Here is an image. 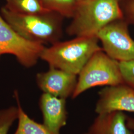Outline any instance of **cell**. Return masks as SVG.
I'll list each match as a JSON object with an SVG mask.
<instances>
[{
	"mask_svg": "<svg viewBox=\"0 0 134 134\" xmlns=\"http://www.w3.org/2000/svg\"><path fill=\"white\" fill-rule=\"evenodd\" d=\"M96 36H80L66 41H57L45 47L40 59L54 68L78 75L91 56L102 50Z\"/></svg>",
	"mask_w": 134,
	"mask_h": 134,
	"instance_id": "1",
	"label": "cell"
},
{
	"mask_svg": "<svg viewBox=\"0 0 134 134\" xmlns=\"http://www.w3.org/2000/svg\"><path fill=\"white\" fill-rule=\"evenodd\" d=\"M123 18L119 0H80L67 34L76 37L96 36L107 24Z\"/></svg>",
	"mask_w": 134,
	"mask_h": 134,
	"instance_id": "2",
	"label": "cell"
},
{
	"mask_svg": "<svg viewBox=\"0 0 134 134\" xmlns=\"http://www.w3.org/2000/svg\"><path fill=\"white\" fill-rule=\"evenodd\" d=\"M1 14L16 32L27 40L52 44L61 37L63 17L56 13L20 14L3 7Z\"/></svg>",
	"mask_w": 134,
	"mask_h": 134,
	"instance_id": "3",
	"label": "cell"
},
{
	"mask_svg": "<svg viewBox=\"0 0 134 134\" xmlns=\"http://www.w3.org/2000/svg\"><path fill=\"white\" fill-rule=\"evenodd\" d=\"M72 98L97 86H112L124 83L119 62L113 59L102 50L94 53L79 73Z\"/></svg>",
	"mask_w": 134,
	"mask_h": 134,
	"instance_id": "4",
	"label": "cell"
},
{
	"mask_svg": "<svg viewBox=\"0 0 134 134\" xmlns=\"http://www.w3.org/2000/svg\"><path fill=\"white\" fill-rule=\"evenodd\" d=\"M45 47L43 43L24 38L0 14V56L13 55L22 66L30 68L36 65Z\"/></svg>",
	"mask_w": 134,
	"mask_h": 134,
	"instance_id": "5",
	"label": "cell"
},
{
	"mask_svg": "<svg viewBox=\"0 0 134 134\" xmlns=\"http://www.w3.org/2000/svg\"><path fill=\"white\" fill-rule=\"evenodd\" d=\"M129 24L124 18L117 19L96 34L102 44V50L119 62L134 60V40L130 35Z\"/></svg>",
	"mask_w": 134,
	"mask_h": 134,
	"instance_id": "6",
	"label": "cell"
},
{
	"mask_svg": "<svg viewBox=\"0 0 134 134\" xmlns=\"http://www.w3.org/2000/svg\"><path fill=\"white\" fill-rule=\"evenodd\" d=\"M98 95L95 109L98 115L117 111L134 113V89L129 86H106Z\"/></svg>",
	"mask_w": 134,
	"mask_h": 134,
	"instance_id": "7",
	"label": "cell"
},
{
	"mask_svg": "<svg viewBox=\"0 0 134 134\" xmlns=\"http://www.w3.org/2000/svg\"><path fill=\"white\" fill-rule=\"evenodd\" d=\"M36 81L39 88L44 93L66 99L73 95L77 78L76 75L49 67L47 72L36 75Z\"/></svg>",
	"mask_w": 134,
	"mask_h": 134,
	"instance_id": "8",
	"label": "cell"
},
{
	"mask_svg": "<svg viewBox=\"0 0 134 134\" xmlns=\"http://www.w3.org/2000/svg\"><path fill=\"white\" fill-rule=\"evenodd\" d=\"M66 100L44 92L39 99L43 124L55 134H60V130L67 123Z\"/></svg>",
	"mask_w": 134,
	"mask_h": 134,
	"instance_id": "9",
	"label": "cell"
},
{
	"mask_svg": "<svg viewBox=\"0 0 134 134\" xmlns=\"http://www.w3.org/2000/svg\"><path fill=\"white\" fill-rule=\"evenodd\" d=\"M127 118L120 111L99 114L86 134H134L127 126Z\"/></svg>",
	"mask_w": 134,
	"mask_h": 134,
	"instance_id": "10",
	"label": "cell"
},
{
	"mask_svg": "<svg viewBox=\"0 0 134 134\" xmlns=\"http://www.w3.org/2000/svg\"><path fill=\"white\" fill-rule=\"evenodd\" d=\"M14 94L18 108V125L14 134H56L43 124L31 119L21 107L18 92L15 91Z\"/></svg>",
	"mask_w": 134,
	"mask_h": 134,
	"instance_id": "11",
	"label": "cell"
},
{
	"mask_svg": "<svg viewBox=\"0 0 134 134\" xmlns=\"http://www.w3.org/2000/svg\"><path fill=\"white\" fill-rule=\"evenodd\" d=\"M5 8L10 12L24 14H37L51 12L47 10L40 0H5Z\"/></svg>",
	"mask_w": 134,
	"mask_h": 134,
	"instance_id": "12",
	"label": "cell"
},
{
	"mask_svg": "<svg viewBox=\"0 0 134 134\" xmlns=\"http://www.w3.org/2000/svg\"><path fill=\"white\" fill-rule=\"evenodd\" d=\"M48 10L56 13L63 18H72L80 0H40Z\"/></svg>",
	"mask_w": 134,
	"mask_h": 134,
	"instance_id": "13",
	"label": "cell"
},
{
	"mask_svg": "<svg viewBox=\"0 0 134 134\" xmlns=\"http://www.w3.org/2000/svg\"><path fill=\"white\" fill-rule=\"evenodd\" d=\"M18 117V107L13 106L0 110V134H8L10 127Z\"/></svg>",
	"mask_w": 134,
	"mask_h": 134,
	"instance_id": "14",
	"label": "cell"
},
{
	"mask_svg": "<svg viewBox=\"0 0 134 134\" xmlns=\"http://www.w3.org/2000/svg\"><path fill=\"white\" fill-rule=\"evenodd\" d=\"M119 64L124 83L134 89V60L119 62Z\"/></svg>",
	"mask_w": 134,
	"mask_h": 134,
	"instance_id": "15",
	"label": "cell"
},
{
	"mask_svg": "<svg viewBox=\"0 0 134 134\" xmlns=\"http://www.w3.org/2000/svg\"><path fill=\"white\" fill-rule=\"evenodd\" d=\"M120 3L124 19L134 25V0H122Z\"/></svg>",
	"mask_w": 134,
	"mask_h": 134,
	"instance_id": "16",
	"label": "cell"
},
{
	"mask_svg": "<svg viewBox=\"0 0 134 134\" xmlns=\"http://www.w3.org/2000/svg\"><path fill=\"white\" fill-rule=\"evenodd\" d=\"M127 125L134 134V118L131 117H128L127 118Z\"/></svg>",
	"mask_w": 134,
	"mask_h": 134,
	"instance_id": "17",
	"label": "cell"
},
{
	"mask_svg": "<svg viewBox=\"0 0 134 134\" xmlns=\"http://www.w3.org/2000/svg\"><path fill=\"white\" fill-rule=\"evenodd\" d=\"M119 1H120H120H122V0H119Z\"/></svg>",
	"mask_w": 134,
	"mask_h": 134,
	"instance_id": "18",
	"label": "cell"
},
{
	"mask_svg": "<svg viewBox=\"0 0 134 134\" xmlns=\"http://www.w3.org/2000/svg\"><path fill=\"white\" fill-rule=\"evenodd\" d=\"M0 57H1V56H0Z\"/></svg>",
	"mask_w": 134,
	"mask_h": 134,
	"instance_id": "19",
	"label": "cell"
}]
</instances>
